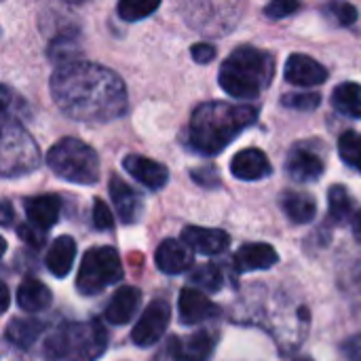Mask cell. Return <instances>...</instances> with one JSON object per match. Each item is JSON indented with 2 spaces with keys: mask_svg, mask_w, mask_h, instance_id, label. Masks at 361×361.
Instances as JSON below:
<instances>
[{
  "mask_svg": "<svg viewBox=\"0 0 361 361\" xmlns=\"http://www.w3.org/2000/svg\"><path fill=\"white\" fill-rule=\"evenodd\" d=\"M281 104L286 108H292V110L311 112V110L319 108L322 95L319 93H288V95L281 97Z\"/></svg>",
  "mask_w": 361,
  "mask_h": 361,
  "instance_id": "4dcf8cb0",
  "label": "cell"
},
{
  "mask_svg": "<svg viewBox=\"0 0 361 361\" xmlns=\"http://www.w3.org/2000/svg\"><path fill=\"white\" fill-rule=\"evenodd\" d=\"M283 214L294 222V224H309L317 216V203L309 192L300 190H288L279 199Z\"/></svg>",
  "mask_w": 361,
  "mask_h": 361,
  "instance_id": "603a6c76",
  "label": "cell"
},
{
  "mask_svg": "<svg viewBox=\"0 0 361 361\" xmlns=\"http://www.w3.org/2000/svg\"><path fill=\"white\" fill-rule=\"evenodd\" d=\"M231 171L237 180L243 182H258L273 173L269 157L260 148H245L237 152L231 161Z\"/></svg>",
  "mask_w": 361,
  "mask_h": 361,
  "instance_id": "2e32d148",
  "label": "cell"
},
{
  "mask_svg": "<svg viewBox=\"0 0 361 361\" xmlns=\"http://www.w3.org/2000/svg\"><path fill=\"white\" fill-rule=\"evenodd\" d=\"M275 76V55L250 44L237 47L220 66V87L237 99H256Z\"/></svg>",
  "mask_w": 361,
  "mask_h": 361,
  "instance_id": "3957f363",
  "label": "cell"
},
{
  "mask_svg": "<svg viewBox=\"0 0 361 361\" xmlns=\"http://www.w3.org/2000/svg\"><path fill=\"white\" fill-rule=\"evenodd\" d=\"M286 171L294 182L311 184L324 176V161L317 152H313L305 146H296L286 161Z\"/></svg>",
  "mask_w": 361,
  "mask_h": 361,
  "instance_id": "e0dca14e",
  "label": "cell"
},
{
  "mask_svg": "<svg viewBox=\"0 0 361 361\" xmlns=\"http://www.w3.org/2000/svg\"><path fill=\"white\" fill-rule=\"evenodd\" d=\"M190 283L205 292H220L224 286V273L218 264H203L190 273Z\"/></svg>",
  "mask_w": 361,
  "mask_h": 361,
  "instance_id": "4316f807",
  "label": "cell"
},
{
  "mask_svg": "<svg viewBox=\"0 0 361 361\" xmlns=\"http://www.w3.org/2000/svg\"><path fill=\"white\" fill-rule=\"evenodd\" d=\"M332 106L336 112L361 121V85L343 82L332 91Z\"/></svg>",
  "mask_w": 361,
  "mask_h": 361,
  "instance_id": "d4e9b609",
  "label": "cell"
},
{
  "mask_svg": "<svg viewBox=\"0 0 361 361\" xmlns=\"http://www.w3.org/2000/svg\"><path fill=\"white\" fill-rule=\"evenodd\" d=\"M157 269L165 275H182L195 264L192 250L178 239H165L154 254Z\"/></svg>",
  "mask_w": 361,
  "mask_h": 361,
  "instance_id": "7c38bea8",
  "label": "cell"
},
{
  "mask_svg": "<svg viewBox=\"0 0 361 361\" xmlns=\"http://www.w3.org/2000/svg\"><path fill=\"white\" fill-rule=\"evenodd\" d=\"M353 235H355V239L361 243V209L353 216Z\"/></svg>",
  "mask_w": 361,
  "mask_h": 361,
  "instance_id": "f35d334b",
  "label": "cell"
},
{
  "mask_svg": "<svg viewBox=\"0 0 361 361\" xmlns=\"http://www.w3.org/2000/svg\"><path fill=\"white\" fill-rule=\"evenodd\" d=\"M328 214L334 224L353 220V199L343 184H334L328 192Z\"/></svg>",
  "mask_w": 361,
  "mask_h": 361,
  "instance_id": "484cf974",
  "label": "cell"
},
{
  "mask_svg": "<svg viewBox=\"0 0 361 361\" xmlns=\"http://www.w3.org/2000/svg\"><path fill=\"white\" fill-rule=\"evenodd\" d=\"M25 218L27 224H32L34 228L47 233L49 228H53L59 220L61 214V199L57 195H36L25 199Z\"/></svg>",
  "mask_w": 361,
  "mask_h": 361,
  "instance_id": "ac0fdd59",
  "label": "cell"
},
{
  "mask_svg": "<svg viewBox=\"0 0 361 361\" xmlns=\"http://www.w3.org/2000/svg\"><path fill=\"white\" fill-rule=\"evenodd\" d=\"M286 80L296 87H317L328 80V70L309 55L292 53L286 61Z\"/></svg>",
  "mask_w": 361,
  "mask_h": 361,
  "instance_id": "8fae6325",
  "label": "cell"
},
{
  "mask_svg": "<svg viewBox=\"0 0 361 361\" xmlns=\"http://www.w3.org/2000/svg\"><path fill=\"white\" fill-rule=\"evenodd\" d=\"M51 300H53V294L40 279L27 277L17 288V305L25 313H40L49 309Z\"/></svg>",
  "mask_w": 361,
  "mask_h": 361,
  "instance_id": "cb8c5ba5",
  "label": "cell"
},
{
  "mask_svg": "<svg viewBox=\"0 0 361 361\" xmlns=\"http://www.w3.org/2000/svg\"><path fill=\"white\" fill-rule=\"evenodd\" d=\"M47 165L53 169L57 178L72 184L89 186L99 180L97 152L76 137H63L57 144H53L51 150L47 152Z\"/></svg>",
  "mask_w": 361,
  "mask_h": 361,
  "instance_id": "5b68a950",
  "label": "cell"
},
{
  "mask_svg": "<svg viewBox=\"0 0 361 361\" xmlns=\"http://www.w3.org/2000/svg\"><path fill=\"white\" fill-rule=\"evenodd\" d=\"M341 351H343V355H345L347 361H361V332L355 334V336H351L349 341H345Z\"/></svg>",
  "mask_w": 361,
  "mask_h": 361,
  "instance_id": "d590c367",
  "label": "cell"
},
{
  "mask_svg": "<svg viewBox=\"0 0 361 361\" xmlns=\"http://www.w3.org/2000/svg\"><path fill=\"white\" fill-rule=\"evenodd\" d=\"M140 302H142V292L137 288H131V286L118 288L112 294V298L104 311V319L114 326H127L133 319V315L137 313Z\"/></svg>",
  "mask_w": 361,
  "mask_h": 361,
  "instance_id": "ffe728a7",
  "label": "cell"
},
{
  "mask_svg": "<svg viewBox=\"0 0 361 361\" xmlns=\"http://www.w3.org/2000/svg\"><path fill=\"white\" fill-rule=\"evenodd\" d=\"M190 55L197 63H209L214 61L216 57V49L212 44H205V42H199V44H192L190 49Z\"/></svg>",
  "mask_w": 361,
  "mask_h": 361,
  "instance_id": "8d00e7d4",
  "label": "cell"
},
{
  "mask_svg": "<svg viewBox=\"0 0 361 361\" xmlns=\"http://www.w3.org/2000/svg\"><path fill=\"white\" fill-rule=\"evenodd\" d=\"M218 332L201 330L186 338H171L169 353L173 361H209L218 347Z\"/></svg>",
  "mask_w": 361,
  "mask_h": 361,
  "instance_id": "9c48e42d",
  "label": "cell"
},
{
  "mask_svg": "<svg viewBox=\"0 0 361 361\" xmlns=\"http://www.w3.org/2000/svg\"><path fill=\"white\" fill-rule=\"evenodd\" d=\"M74 258H76V241L68 235H61L51 243L44 264L53 277L63 279L72 271Z\"/></svg>",
  "mask_w": 361,
  "mask_h": 361,
  "instance_id": "7402d4cb",
  "label": "cell"
},
{
  "mask_svg": "<svg viewBox=\"0 0 361 361\" xmlns=\"http://www.w3.org/2000/svg\"><path fill=\"white\" fill-rule=\"evenodd\" d=\"M40 165L38 144L17 118H2L0 171L2 178H19L36 171Z\"/></svg>",
  "mask_w": 361,
  "mask_h": 361,
  "instance_id": "8992f818",
  "label": "cell"
},
{
  "mask_svg": "<svg viewBox=\"0 0 361 361\" xmlns=\"http://www.w3.org/2000/svg\"><path fill=\"white\" fill-rule=\"evenodd\" d=\"M161 4L159 2H144V0H123L116 6V13L125 21H142L150 17Z\"/></svg>",
  "mask_w": 361,
  "mask_h": 361,
  "instance_id": "f1b7e54d",
  "label": "cell"
},
{
  "mask_svg": "<svg viewBox=\"0 0 361 361\" xmlns=\"http://www.w3.org/2000/svg\"><path fill=\"white\" fill-rule=\"evenodd\" d=\"M123 169L150 190H161L169 182L167 167L142 154H127L123 159Z\"/></svg>",
  "mask_w": 361,
  "mask_h": 361,
  "instance_id": "4fadbf2b",
  "label": "cell"
},
{
  "mask_svg": "<svg viewBox=\"0 0 361 361\" xmlns=\"http://www.w3.org/2000/svg\"><path fill=\"white\" fill-rule=\"evenodd\" d=\"M44 330H47L44 322H40L36 317H15L8 322V326L4 330V338L11 347L27 351L44 334Z\"/></svg>",
  "mask_w": 361,
  "mask_h": 361,
  "instance_id": "44dd1931",
  "label": "cell"
},
{
  "mask_svg": "<svg viewBox=\"0 0 361 361\" xmlns=\"http://www.w3.org/2000/svg\"><path fill=\"white\" fill-rule=\"evenodd\" d=\"M178 311H180V322L184 326H197L203 324L207 319L218 317V307L203 296V292L195 290V288H184L180 292V300H178Z\"/></svg>",
  "mask_w": 361,
  "mask_h": 361,
  "instance_id": "9a60e30c",
  "label": "cell"
},
{
  "mask_svg": "<svg viewBox=\"0 0 361 361\" xmlns=\"http://www.w3.org/2000/svg\"><path fill=\"white\" fill-rule=\"evenodd\" d=\"M182 241L197 254L203 256H220L231 247L228 233L220 228H203V226H186L182 231Z\"/></svg>",
  "mask_w": 361,
  "mask_h": 361,
  "instance_id": "30bf717a",
  "label": "cell"
},
{
  "mask_svg": "<svg viewBox=\"0 0 361 361\" xmlns=\"http://www.w3.org/2000/svg\"><path fill=\"white\" fill-rule=\"evenodd\" d=\"M300 8L298 2H290V0H277V2H271L264 6V15L269 19H283L292 13H296Z\"/></svg>",
  "mask_w": 361,
  "mask_h": 361,
  "instance_id": "836d02e7",
  "label": "cell"
},
{
  "mask_svg": "<svg viewBox=\"0 0 361 361\" xmlns=\"http://www.w3.org/2000/svg\"><path fill=\"white\" fill-rule=\"evenodd\" d=\"M123 279V264L118 252L110 245L91 247L78 269L76 288L82 296H97L106 288Z\"/></svg>",
  "mask_w": 361,
  "mask_h": 361,
  "instance_id": "52a82bcc",
  "label": "cell"
},
{
  "mask_svg": "<svg viewBox=\"0 0 361 361\" xmlns=\"http://www.w3.org/2000/svg\"><path fill=\"white\" fill-rule=\"evenodd\" d=\"M93 224L97 231H112L114 228V218L108 209V205L102 199L93 201Z\"/></svg>",
  "mask_w": 361,
  "mask_h": 361,
  "instance_id": "1f68e13d",
  "label": "cell"
},
{
  "mask_svg": "<svg viewBox=\"0 0 361 361\" xmlns=\"http://www.w3.org/2000/svg\"><path fill=\"white\" fill-rule=\"evenodd\" d=\"M6 309H8V288L2 286V311H6Z\"/></svg>",
  "mask_w": 361,
  "mask_h": 361,
  "instance_id": "ab89813d",
  "label": "cell"
},
{
  "mask_svg": "<svg viewBox=\"0 0 361 361\" xmlns=\"http://www.w3.org/2000/svg\"><path fill=\"white\" fill-rule=\"evenodd\" d=\"M4 361H23V360H19V357H11V355H4Z\"/></svg>",
  "mask_w": 361,
  "mask_h": 361,
  "instance_id": "60d3db41",
  "label": "cell"
},
{
  "mask_svg": "<svg viewBox=\"0 0 361 361\" xmlns=\"http://www.w3.org/2000/svg\"><path fill=\"white\" fill-rule=\"evenodd\" d=\"M190 178H192L199 186H203V188H218V186H220V176H218L216 167H212V165L192 169Z\"/></svg>",
  "mask_w": 361,
  "mask_h": 361,
  "instance_id": "d6a6232c",
  "label": "cell"
},
{
  "mask_svg": "<svg viewBox=\"0 0 361 361\" xmlns=\"http://www.w3.org/2000/svg\"><path fill=\"white\" fill-rule=\"evenodd\" d=\"M258 114L260 108L254 104H201L190 116L186 142L199 154H218L233 144L241 131L252 127Z\"/></svg>",
  "mask_w": 361,
  "mask_h": 361,
  "instance_id": "7a4b0ae2",
  "label": "cell"
},
{
  "mask_svg": "<svg viewBox=\"0 0 361 361\" xmlns=\"http://www.w3.org/2000/svg\"><path fill=\"white\" fill-rule=\"evenodd\" d=\"M110 197H112V203L116 207V214L118 218L125 222V224H135L140 222L142 214H144V199L123 180L118 178L116 173L110 178Z\"/></svg>",
  "mask_w": 361,
  "mask_h": 361,
  "instance_id": "5bb4252c",
  "label": "cell"
},
{
  "mask_svg": "<svg viewBox=\"0 0 361 361\" xmlns=\"http://www.w3.org/2000/svg\"><path fill=\"white\" fill-rule=\"evenodd\" d=\"M324 17L338 27H349L357 21V8L349 2H330L324 6Z\"/></svg>",
  "mask_w": 361,
  "mask_h": 361,
  "instance_id": "f546056e",
  "label": "cell"
},
{
  "mask_svg": "<svg viewBox=\"0 0 361 361\" xmlns=\"http://www.w3.org/2000/svg\"><path fill=\"white\" fill-rule=\"evenodd\" d=\"M296 361H313V360H311V357H298Z\"/></svg>",
  "mask_w": 361,
  "mask_h": 361,
  "instance_id": "b9f144b4",
  "label": "cell"
},
{
  "mask_svg": "<svg viewBox=\"0 0 361 361\" xmlns=\"http://www.w3.org/2000/svg\"><path fill=\"white\" fill-rule=\"evenodd\" d=\"M51 95L72 121L102 125L127 112L125 82L110 68L93 61L59 63L51 76Z\"/></svg>",
  "mask_w": 361,
  "mask_h": 361,
  "instance_id": "6da1fadb",
  "label": "cell"
},
{
  "mask_svg": "<svg viewBox=\"0 0 361 361\" xmlns=\"http://www.w3.org/2000/svg\"><path fill=\"white\" fill-rule=\"evenodd\" d=\"M279 262L277 250L269 243H245L233 258V267L237 273L267 271Z\"/></svg>",
  "mask_w": 361,
  "mask_h": 361,
  "instance_id": "d6986e66",
  "label": "cell"
},
{
  "mask_svg": "<svg viewBox=\"0 0 361 361\" xmlns=\"http://www.w3.org/2000/svg\"><path fill=\"white\" fill-rule=\"evenodd\" d=\"M2 226H8L11 220H13V209H11V203L8 201H2Z\"/></svg>",
  "mask_w": 361,
  "mask_h": 361,
  "instance_id": "74e56055",
  "label": "cell"
},
{
  "mask_svg": "<svg viewBox=\"0 0 361 361\" xmlns=\"http://www.w3.org/2000/svg\"><path fill=\"white\" fill-rule=\"evenodd\" d=\"M338 152H341V159L349 167L357 169L361 173V133L357 131L343 133L338 140Z\"/></svg>",
  "mask_w": 361,
  "mask_h": 361,
  "instance_id": "83f0119b",
  "label": "cell"
},
{
  "mask_svg": "<svg viewBox=\"0 0 361 361\" xmlns=\"http://www.w3.org/2000/svg\"><path fill=\"white\" fill-rule=\"evenodd\" d=\"M169 319H171V309H169V302L163 300V298H157L152 300L146 311L142 313V317L137 319L133 332H131V341L133 345L142 347V349H148L152 345H157L167 328H169Z\"/></svg>",
  "mask_w": 361,
  "mask_h": 361,
  "instance_id": "ba28073f",
  "label": "cell"
},
{
  "mask_svg": "<svg viewBox=\"0 0 361 361\" xmlns=\"http://www.w3.org/2000/svg\"><path fill=\"white\" fill-rule=\"evenodd\" d=\"M108 347V332L99 322H66L44 341L47 361H97Z\"/></svg>",
  "mask_w": 361,
  "mask_h": 361,
  "instance_id": "277c9868",
  "label": "cell"
},
{
  "mask_svg": "<svg viewBox=\"0 0 361 361\" xmlns=\"http://www.w3.org/2000/svg\"><path fill=\"white\" fill-rule=\"evenodd\" d=\"M17 233H19V237L27 243V245H32V247H40L42 243H44V233L42 231H38V228H34L32 224H19L17 226Z\"/></svg>",
  "mask_w": 361,
  "mask_h": 361,
  "instance_id": "e575fe53",
  "label": "cell"
}]
</instances>
